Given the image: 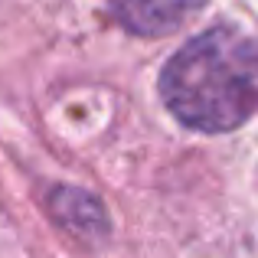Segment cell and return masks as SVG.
<instances>
[{
    "label": "cell",
    "instance_id": "obj_1",
    "mask_svg": "<svg viewBox=\"0 0 258 258\" xmlns=\"http://www.w3.org/2000/svg\"><path fill=\"white\" fill-rule=\"evenodd\" d=\"M167 108L189 127L232 131L258 111V39L216 26L193 36L160 76Z\"/></svg>",
    "mask_w": 258,
    "mask_h": 258
},
{
    "label": "cell",
    "instance_id": "obj_2",
    "mask_svg": "<svg viewBox=\"0 0 258 258\" xmlns=\"http://www.w3.org/2000/svg\"><path fill=\"white\" fill-rule=\"evenodd\" d=\"M200 4L203 0H111L121 23L144 36H160V33L176 30L200 10Z\"/></svg>",
    "mask_w": 258,
    "mask_h": 258
}]
</instances>
